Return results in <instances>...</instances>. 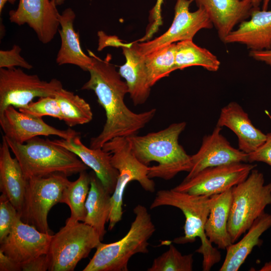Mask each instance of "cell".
<instances>
[{"label":"cell","instance_id":"1","mask_svg":"<svg viewBox=\"0 0 271 271\" xmlns=\"http://www.w3.org/2000/svg\"><path fill=\"white\" fill-rule=\"evenodd\" d=\"M89 53L92 58L87 71L90 77L81 89L92 90L95 93L106 115L101 132L90 141V148L98 149L114 138H128L137 134L155 116L156 109L141 113L129 109L124 100L128 93L127 86L110 63L111 56L107 55L102 60L91 51Z\"/></svg>","mask_w":271,"mask_h":271},{"label":"cell","instance_id":"2","mask_svg":"<svg viewBox=\"0 0 271 271\" xmlns=\"http://www.w3.org/2000/svg\"><path fill=\"white\" fill-rule=\"evenodd\" d=\"M186 126L184 121L173 123L157 132L127 138L133 154L139 161L147 166L152 162L158 163L149 167V178L169 180L180 172H190L192 166L191 156L187 154L178 141Z\"/></svg>","mask_w":271,"mask_h":271},{"label":"cell","instance_id":"3","mask_svg":"<svg viewBox=\"0 0 271 271\" xmlns=\"http://www.w3.org/2000/svg\"><path fill=\"white\" fill-rule=\"evenodd\" d=\"M212 200V196L193 195L171 189L158 191L150 206L153 209L170 206L182 211L185 217L184 234L175 238L173 242L185 244L194 242L196 238H199L201 244L196 251L203 255L202 267L204 271L210 270L221 258L220 252L212 246L204 229Z\"/></svg>","mask_w":271,"mask_h":271},{"label":"cell","instance_id":"4","mask_svg":"<svg viewBox=\"0 0 271 271\" xmlns=\"http://www.w3.org/2000/svg\"><path fill=\"white\" fill-rule=\"evenodd\" d=\"M5 137L27 179L55 174L68 177L88 169L75 154L52 140L36 137L20 144Z\"/></svg>","mask_w":271,"mask_h":271},{"label":"cell","instance_id":"5","mask_svg":"<svg viewBox=\"0 0 271 271\" xmlns=\"http://www.w3.org/2000/svg\"><path fill=\"white\" fill-rule=\"evenodd\" d=\"M133 213L135 218L126 234L114 242H101L83 271H128L133 255L149 252V240L156 231L155 225L145 206L137 205Z\"/></svg>","mask_w":271,"mask_h":271},{"label":"cell","instance_id":"6","mask_svg":"<svg viewBox=\"0 0 271 271\" xmlns=\"http://www.w3.org/2000/svg\"><path fill=\"white\" fill-rule=\"evenodd\" d=\"M232 201L227 229L232 243L245 233L271 204V183L253 169L247 178L231 188Z\"/></svg>","mask_w":271,"mask_h":271},{"label":"cell","instance_id":"7","mask_svg":"<svg viewBox=\"0 0 271 271\" xmlns=\"http://www.w3.org/2000/svg\"><path fill=\"white\" fill-rule=\"evenodd\" d=\"M101 148L111 154V163L118 172L115 189L111 196L108 226V229L111 230L122 219L123 194L128 184L136 181L143 189L151 193L155 191L156 185L148 176L149 167L136 157L127 138H114L105 143Z\"/></svg>","mask_w":271,"mask_h":271},{"label":"cell","instance_id":"8","mask_svg":"<svg viewBox=\"0 0 271 271\" xmlns=\"http://www.w3.org/2000/svg\"><path fill=\"white\" fill-rule=\"evenodd\" d=\"M98 232L91 226L77 222L66 224L53 235L47 255L49 271H72L101 242Z\"/></svg>","mask_w":271,"mask_h":271},{"label":"cell","instance_id":"9","mask_svg":"<svg viewBox=\"0 0 271 271\" xmlns=\"http://www.w3.org/2000/svg\"><path fill=\"white\" fill-rule=\"evenodd\" d=\"M70 182L62 174L28 179L23 207L18 213L21 220L41 232L52 234L48 214L53 206L60 203L63 191Z\"/></svg>","mask_w":271,"mask_h":271},{"label":"cell","instance_id":"10","mask_svg":"<svg viewBox=\"0 0 271 271\" xmlns=\"http://www.w3.org/2000/svg\"><path fill=\"white\" fill-rule=\"evenodd\" d=\"M62 88L56 78L46 81L19 68H0V114L9 106L19 109L36 97L54 96Z\"/></svg>","mask_w":271,"mask_h":271},{"label":"cell","instance_id":"11","mask_svg":"<svg viewBox=\"0 0 271 271\" xmlns=\"http://www.w3.org/2000/svg\"><path fill=\"white\" fill-rule=\"evenodd\" d=\"M194 0H177L174 17L169 29L162 35L147 42H137L139 52L146 55L166 46L180 41L193 40L203 29H211L213 25L206 11L199 7L190 12L189 7Z\"/></svg>","mask_w":271,"mask_h":271},{"label":"cell","instance_id":"12","mask_svg":"<svg viewBox=\"0 0 271 271\" xmlns=\"http://www.w3.org/2000/svg\"><path fill=\"white\" fill-rule=\"evenodd\" d=\"M256 165L237 163L206 168L183 180L174 190L197 195L211 196L231 189L248 176Z\"/></svg>","mask_w":271,"mask_h":271},{"label":"cell","instance_id":"13","mask_svg":"<svg viewBox=\"0 0 271 271\" xmlns=\"http://www.w3.org/2000/svg\"><path fill=\"white\" fill-rule=\"evenodd\" d=\"M60 14L51 0H19L9 12V20L18 26L27 24L43 44L51 42L58 32Z\"/></svg>","mask_w":271,"mask_h":271},{"label":"cell","instance_id":"14","mask_svg":"<svg viewBox=\"0 0 271 271\" xmlns=\"http://www.w3.org/2000/svg\"><path fill=\"white\" fill-rule=\"evenodd\" d=\"M0 125L5 137L20 144L40 136L53 135L69 139L80 135L71 128H56L46 123L42 117L22 112L13 106H8L0 114Z\"/></svg>","mask_w":271,"mask_h":271},{"label":"cell","instance_id":"15","mask_svg":"<svg viewBox=\"0 0 271 271\" xmlns=\"http://www.w3.org/2000/svg\"><path fill=\"white\" fill-rule=\"evenodd\" d=\"M53 235L41 232L34 226L23 222L19 215L9 234L0 243V249L21 264L47 254Z\"/></svg>","mask_w":271,"mask_h":271},{"label":"cell","instance_id":"16","mask_svg":"<svg viewBox=\"0 0 271 271\" xmlns=\"http://www.w3.org/2000/svg\"><path fill=\"white\" fill-rule=\"evenodd\" d=\"M221 128L216 126L211 134L203 138L199 151L191 156L192 166L184 180L208 168L248 162V154L232 147L221 133Z\"/></svg>","mask_w":271,"mask_h":271},{"label":"cell","instance_id":"17","mask_svg":"<svg viewBox=\"0 0 271 271\" xmlns=\"http://www.w3.org/2000/svg\"><path fill=\"white\" fill-rule=\"evenodd\" d=\"M56 145L75 154L94 173L106 190L112 194L115 189L118 172L111 163V154L102 148L92 149L81 142L80 135L69 139L52 140Z\"/></svg>","mask_w":271,"mask_h":271},{"label":"cell","instance_id":"18","mask_svg":"<svg viewBox=\"0 0 271 271\" xmlns=\"http://www.w3.org/2000/svg\"><path fill=\"white\" fill-rule=\"evenodd\" d=\"M209 16L218 37L224 43L235 26L250 17L251 0H194Z\"/></svg>","mask_w":271,"mask_h":271},{"label":"cell","instance_id":"19","mask_svg":"<svg viewBox=\"0 0 271 271\" xmlns=\"http://www.w3.org/2000/svg\"><path fill=\"white\" fill-rule=\"evenodd\" d=\"M224 43L245 45L250 51L271 49V10L253 8L250 19L239 24L225 38Z\"/></svg>","mask_w":271,"mask_h":271},{"label":"cell","instance_id":"20","mask_svg":"<svg viewBox=\"0 0 271 271\" xmlns=\"http://www.w3.org/2000/svg\"><path fill=\"white\" fill-rule=\"evenodd\" d=\"M216 126H226L233 131L238 138L239 149L247 154L256 150L266 139V134L253 125L248 114L235 102L221 109Z\"/></svg>","mask_w":271,"mask_h":271},{"label":"cell","instance_id":"21","mask_svg":"<svg viewBox=\"0 0 271 271\" xmlns=\"http://www.w3.org/2000/svg\"><path fill=\"white\" fill-rule=\"evenodd\" d=\"M121 48L125 62L120 66L118 72L125 79L133 105L143 104L148 99L151 88L148 82L145 56L139 52L137 42L125 44Z\"/></svg>","mask_w":271,"mask_h":271},{"label":"cell","instance_id":"22","mask_svg":"<svg viewBox=\"0 0 271 271\" xmlns=\"http://www.w3.org/2000/svg\"><path fill=\"white\" fill-rule=\"evenodd\" d=\"M5 136L0 146V190L19 213L23 207L28 179L16 158L12 157Z\"/></svg>","mask_w":271,"mask_h":271},{"label":"cell","instance_id":"23","mask_svg":"<svg viewBox=\"0 0 271 271\" xmlns=\"http://www.w3.org/2000/svg\"><path fill=\"white\" fill-rule=\"evenodd\" d=\"M76 18L74 11L70 8L65 9L60 15V29L58 32L61 45L56 62L58 65L71 64L87 71L92 63L91 56L82 50L78 33L75 31L74 22Z\"/></svg>","mask_w":271,"mask_h":271},{"label":"cell","instance_id":"24","mask_svg":"<svg viewBox=\"0 0 271 271\" xmlns=\"http://www.w3.org/2000/svg\"><path fill=\"white\" fill-rule=\"evenodd\" d=\"M271 227V214L264 212L247 230L241 239L226 248V254L220 271H237L253 248L260 245V237Z\"/></svg>","mask_w":271,"mask_h":271},{"label":"cell","instance_id":"25","mask_svg":"<svg viewBox=\"0 0 271 271\" xmlns=\"http://www.w3.org/2000/svg\"><path fill=\"white\" fill-rule=\"evenodd\" d=\"M213 200L204 229L212 243L224 249L232 243L228 231L227 224L230 211L231 189L212 196Z\"/></svg>","mask_w":271,"mask_h":271},{"label":"cell","instance_id":"26","mask_svg":"<svg viewBox=\"0 0 271 271\" xmlns=\"http://www.w3.org/2000/svg\"><path fill=\"white\" fill-rule=\"evenodd\" d=\"M90 185L85 202L86 216L84 221L93 227L102 241L106 232L105 225L109 221L111 209L110 194L94 173L90 175Z\"/></svg>","mask_w":271,"mask_h":271},{"label":"cell","instance_id":"27","mask_svg":"<svg viewBox=\"0 0 271 271\" xmlns=\"http://www.w3.org/2000/svg\"><path fill=\"white\" fill-rule=\"evenodd\" d=\"M175 62L177 70L198 66L215 72L220 65L215 55L208 50L197 46L191 40L176 43Z\"/></svg>","mask_w":271,"mask_h":271},{"label":"cell","instance_id":"28","mask_svg":"<svg viewBox=\"0 0 271 271\" xmlns=\"http://www.w3.org/2000/svg\"><path fill=\"white\" fill-rule=\"evenodd\" d=\"M90 175L86 171L79 173L78 178L70 182L64 189L60 203L68 205L71 214L66 224H72L80 221L84 222L86 216L85 202L90 185Z\"/></svg>","mask_w":271,"mask_h":271},{"label":"cell","instance_id":"29","mask_svg":"<svg viewBox=\"0 0 271 271\" xmlns=\"http://www.w3.org/2000/svg\"><path fill=\"white\" fill-rule=\"evenodd\" d=\"M62 115L69 127L89 122L93 118L91 107L83 98L62 88L55 95Z\"/></svg>","mask_w":271,"mask_h":271},{"label":"cell","instance_id":"30","mask_svg":"<svg viewBox=\"0 0 271 271\" xmlns=\"http://www.w3.org/2000/svg\"><path fill=\"white\" fill-rule=\"evenodd\" d=\"M175 50L176 43H173L145 55L148 82L151 87L177 70Z\"/></svg>","mask_w":271,"mask_h":271},{"label":"cell","instance_id":"31","mask_svg":"<svg viewBox=\"0 0 271 271\" xmlns=\"http://www.w3.org/2000/svg\"><path fill=\"white\" fill-rule=\"evenodd\" d=\"M193 254L183 255L172 244L169 249L155 258L148 271H192Z\"/></svg>","mask_w":271,"mask_h":271},{"label":"cell","instance_id":"32","mask_svg":"<svg viewBox=\"0 0 271 271\" xmlns=\"http://www.w3.org/2000/svg\"><path fill=\"white\" fill-rule=\"evenodd\" d=\"M19 110L34 116H49L62 120L60 108L55 96L40 97L37 101H32L26 107L19 108Z\"/></svg>","mask_w":271,"mask_h":271},{"label":"cell","instance_id":"33","mask_svg":"<svg viewBox=\"0 0 271 271\" xmlns=\"http://www.w3.org/2000/svg\"><path fill=\"white\" fill-rule=\"evenodd\" d=\"M19 216L16 208L8 198L2 194L0 197V243L9 234Z\"/></svg>","mask_w":271,"mask_h":271},{"label":"cell","instance_id":"34","mask_svg":"<svg viewBox=\"0 0 271 271\" xmlns=\"http://www.w3.org/2000/svg\"><path fill=\"white\" fill-rule=\"evenodd\" d=\"M22 49L18 45H14L8 50L0 51V68H12L20 67L28 70L33 66L27 61L20 54Z\"/></svg>","mask_w":271,"mask_h":271},{"label":"cell","instance_id":"35","mask_svg":"<svg viewBox=\"0 0 271 271\" xmlns=\"http://www.w3.org/2000/svg\"><path fill=\"white\" fill-rule=\"evenodd\" d=\"M164 0H157V2L150 12V25L145 36L139 40V42L149 41L162 25L161 15L162 5Z\"/></svg>","mask_w":271,"mask_h":271},{"label":"cell","instance_id":"36","mask_svg":"<svg viewBox=\"0 0 271 271\" xmlns=\"http://www.w3.org/2000/svg\"><path fill=\"white\" fill-rule=\"evenodd\" d=\"M261 162L271 166V132L265 142L254 152L248 154V162Z\"/></svg>","mask_w":271,"mask_h":271},{"label":"cell","instance_id":"37","mask_svg":"<svg viewBox=\"0 0 271 271\" xmlns=\"http://www.w3.org/2000/svg\"><path fill=\"white\" fill-rule=\"evenodd\" d=\"M23 271H46L49 269V261L46 254L36 257L21 264Z\"/></svg>","mask_w":271,"mask_h":271},{"label":"cell","instance_id":"38","mask_svg":"<svg viewBox=\"0 0 271 271\" xmlns=\"http://www.w3.org/2000/svg\"><path fill=\"white\" fill-rule=\"evenodd\" d=\"M98 51H101L105 47L108 46L122 47L125 44L121 43L117 37L114 36H108L101 31L98 32Z\"/></svg>","mask_w":271,"mask_h":271},{"label":"cell","instance_id":"39","mask_svg":"<svg viewBox=\"0 0 271 271\" xmlns=\"http://www.w3.org/2000/svg\"><path fill=\"white\" fill-rule=\"evenodd\" d=\"M0 270L1 271H20L21 264L5 254L0 249Z\"/></svg>","mask_w":271,"mask_h":271},{"label":"cell","instance_id":"40","mask_svg":"<svg viewBox=\"0 0 271 271\" xmlns=\"http://www.w3.org/2000/svg\"><path fill=\"white\" fill-rule=\"evenodd\" d=\"M249 55L255 60L264 62L271 67V49L262 51H250Z\"/></svg>","mask_w":271,"mask_h":271},{"label":"cell","instance_id":"41","mask_svg":"<svg viewBox=\"0 0 271 271\" xmlns=\"http://www.w3.org/2000/svg\"><path fill=\"white\" fill-rule=\"evenodd\" d=\"M16 0H0V14L2 13L5 5L7 3L14 4Z\"/></svg>","mask_w":271,"mask_h":271},{"label":"cell","instance_id":"42","mask_svg":"<svg viewBox=\"0 0 271 271\" xmlns=\"http://www.w3.org/2000/svg\"><path fill=\"white\" fill-rule=\"evenodd\" d=\"M260 271H271V261L266 262L259 269Z\"/></svg>","mask_w":271,"mask_h":271},{"label":"cell","instance_id":"43","mask_svg":"<svg viewBox=\"0 0 271 271\" xmlns=\"http://www.w3.org/2000/svg\"><path fill=\"white\" fill-rule=\"evenodd\" d=\"M261 2H262V0H251L253 7L255 8H259Z\"/></svg>","mask_w":271,"mask_h":271},{"label":"cell","instance_id":"44","mask_svg":"<svg viewBox=\"0 0 271 271\" xmlns=\"http://www.w3.org/2000/svg\"><path fill=\"white\" fill-rule=\"evenodd\" d=\"M270 0H262V10H267L268 8V5Z\"/></svg>","mask_w":271,"mask_h":271},{"label":"cell","instance_id":"45","mask_svg":"<svg viewBox=\"0 0 271 271\" xmlns=\"http://www.w3.org/2000/svg\"><path fill=\"white\" fill-rule=\"evenodd\" d=\"M57 7L63 5L66 0H51Z\"/></svg>","mask_w":271,"mask_h":271}]
</instances>
